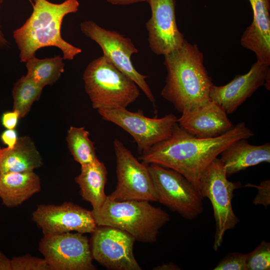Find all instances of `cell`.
I'll list each match as a JSON object with an SVG mask.
<instances>
[{"label": "cell", "mask_w": 270, "mask_h": 270, "mask_svg": "<svg viewBox=\"0 0 270 270\" xmlns=\"http://www.w3.org/2000/svg\"><path fill=\"white\" fill-rule=\"evenodd\" d=\"M254 135L244 122L218 137H196L177 123L171 136L159 142L139 158L142 162L172 169L186 178L198 190L200 179L208 166L233 142Z\"/></svg>", "instance_id": "6da1fadb"}, {"label": "cell", "mask_w": 270, "mask_h": 270, "mask_svg": "<svg viewBox=\"0 0 270 270\" xmlns=\"http://www.w3.org/2000/svg\"><path fill=\"white\" fill-rule=\"evenodd\" d=\"M167 74L160 94L182 114L208 100L214 84L196 44L185 40L179 48L164 56Z\"/></svg>", "instance_id": "7a4b0ae2"}, {"label": "cell", "mask_w": 270, "mask_h": 270, "mask_svg": "<svg viewBox=\"0 0 270 270\" xmlns=\"http://www.w3.org/2000/svg\"><path fill=\"white\" fill-rule=\"evenodd\" d=\"M79 6L78 0H66L60 4L36 0L30 16L13 32L21 62H26L35 56L38 50L46 46L60 48L64 60H72L80 54L82 50L64 40L60 32L64 16L76 12Z\"/></svg>", "instance_id": "3957f363"}, {"label": "cell", "mask_w": 270, "mask_h": 270, "mask_svg": "<svg viewBox=\"0 0 270 270\" xmlns=\"http://www.w3.org/2000/svg\"><path fill=\"white\" fill-rule=\"evenodd\" d=\"M97 226L119 228L136 240L154 243L160 230L170 220L169 214L146 200L118 201L108 198L100 208L92 211Z\"/></svg>", "instance_id": "277c9868"}, {"label": "cell", "mask_w": 270, "mask_h": 270, "mask_svg": "<svg viewBox=\"0 0 270 270\" xmlns=\"http://www.w3.org/2000/svg\"><path fill=\"white\" fill-rule=\"evenodd\" d=\"M82 78L92 108L98 110L126 108L140 95L137 84L103 55L88 64Z\"/></svg>", "instance_id": "5b68a950"}, {"label": "cell", "mask_w": 270, "mask_h": 270, "mask_svg": "<svg viewBox=\"0 0 270 270\" xmlns=\"http://www.w3.org/2000/svg\"><path fill=\"white\" fill-rule=\"evenodd\" d=\"M240 182L228 180L225 166L220 158H215L206 168L200 179L198 190L202 198H208L214 210L216 230L213 248L221 246L226 232L236 227L240 220L232 209L234 190Z\"/></svg>", "instance_id": "8992f818"}, {"label": "cell", "mask_w": 270, "mask_h": 270, "mask_svg": "<svg viewBox=\"0 0 270 270\" xmlns=\"http://www.w3.org/2000/svg\"><path fill=\"white\" fill-rule=\"evenodd\" d=\"M148 166L158 202L188 220L202 212L203 198L186 178L158 164H150Z\"/></svg>", "instance_id": "52a82bcc"}, {"label": "cell", "mask_w": 270, "mask_h": 270, "mask_svg": "<svg viewBox=\"0 0 270 270\" xmlns=\"http://www.w3.org/2000/svg\"><path fill=\"white\" fill-rule=\"evenodd\" d=\"M80 28L85 36L100 46L103 56L132 80L155 106V98L146 80L148 76L138 72L132 63V56L138 50L131 39L116 31L102 28L92 20L81 22Z\"/></svg>", "instance_id": "ba28073f"}, {"label": "cell", "mask_w": 270, "mask_h": 270, "mask_svg": "<svg viewBox=\"0 0 270 270\" xmlns=\"http://www.w3.org/2000/svg\"><path fill=\"white\" fill-rule=\"evenodd\" d=\"M98 112L103 120L128 132L136 143L140 154L170 138L178 123V118L172 113L158 118L146 116L140 110L132 112L120 108Z\"/></svg>", "instance_id": "9c48e42d"}, {"label": "cell", "mask_w": 270, "mask_h": 270, "mask_svg": "<svg viewBox=\"0 0 270 270\" xmlns=\"http://www.w3.org/2000/svg\"><path fill=\"white\" fill-rule=\"evenodd\" d=\"M113 144L118 182L108 198L118 201L158 202L148 164L140 162L120 140L114 139Z\"/></svg>", "instance_id": "30bf717a"}, {"label": "cell", "mask_w": 270, "mask_h": 270, "mask_svg": "<svg viewBox=\"0 0 270 270\" xmlns=\"http://www.w3.org/2000/svg\"><path fill=\"white\" fill-rule=\"evenodd\" d=\"M50 270H94L90 240L80 232L44 235L38 244Z\"/></svg>", "instance_id": "8fae6325"}, {"label": "cell", "mask_w": 270, "mask_h": 270, "mask_svg": "<svg viewBox=\"0 0 270 270\" xmlns=\"http://www.w3.org/2000/svg\"><path fill=\"white\" fill-rule=\"evenodd\" d=\"M134 238L110 226H97L90 240L93 260L109 270H141L134 254Z\"/></svg>", "instance_id": "7c38bea8"}, {"label": "cell", "mask_w": 270, "mask_h": 270, "mask_svg": "<svg viewBox=\"0 0 270 270\" xmlns=\"http://www.w3.org/2000/svg\"><path fill=\"white\" fill-rule=\"evenodd\" d=\"M32 220L44 235L74 232L92 234L97 227L92 210L72 202L39 204L32 214Z\"/></svg>", "instance_id": "4fadbf2b"}, {"label": "cell", "mask_w": 270, "mask_h": 270, "mask_svg": "<svg viewBox=\"0 0 270 270\" xmlns=\"http://www.w3.org/2000/svg\"><path fill=\"white\" fill-rule=\"evenodd\" d=\"M151 16L146 26L151 50L156 55H166L180 48L184 36L178 29L175 0H148Z\"/></svg>", "instance_id": "5bb4252c"}, {"label": "cell", "mask_w": 270, "mask_h": 270, "mask_svg": "<svg viewBox=\"0 0 270 270\" xmlns=\"http://www.w3.org/2000/svg\"><path fill=\"white\" fill-rule=\"evenodd\" d=\"M270 74V66L256 61L248 72L237 75L228 84L221 86L213 84L210 91V99L220 105L227 114H231L264 85Z\"/></svg>", "instance_id": "9a60e30c"}, {"label": "cell", "mask_w": 270, "mask_h": 270, "mask_svg": "<svg viewBox=\"0 0 270 270\" xmlns=\"http://www.w3.org/2000/svg\"><path fill=\"white\" fill-rule=\"evenodd\" d=\"M178 124L194 136L201 138L220 136L234 128L226 110L212 100L182 114Z\"/></svg>", "instance_id": "2e32d148"}, {"label": "cell", "mask_w": 270, "mask_h": 270, "mask_svg": "<svg viewBox=\"0 0 270 270\" xmlns=\"http://www.w3.org/2000/svg\"><path fill=\"white\" fill-rule=\"evenodd\" d=\"M253 19L242 34L240 43L253 52L256 61L270 65V0H248Z\"/></svg>", "instance_id": "e0dca14e"}, {"label": "cell", "mask_w": 270, "mask_h": 270, "mask_svg": "<svg viewBox=\"0 0 270 270\" xmlns=\"http://www.w3.org/2000/svg\"><path fill=\"white\" fill-rule=\"evenodd\" d=\"M247 139L236 140L220 154L228 177L262 162H270V144L259 146L249 144Z\"/></svg>", "instance_id": "ac0fdd59"}, {"label": "cell", "mask_w": 270, "mask_h": 270, "mask_svg": "<svg viewBox=\"0 0 270 270\" xmlns=\"http://www.w3.org/2000/svg\"><path fill=\"white\" fill-rule=\"evenodd\" d=\"M42 165V156L29 136L18 137L12 148L0 150V173L32 172Z\"/></svg>", "instance_id": "d6986e66"}, {"label": "cell", "mask_w": 270, "mask_h": 270, "mask_svg": "<svg viewBox=\"0 0 270 270\" xmlns=\"http://www.w3.org/2000/svg\"><path fill=\"white\" fill-rule=\"evenodd\" d=\"M40 189V178L34 172L0 173V198L8 208L22 204Z\"/></svg>", "instance_id": "ffe728a7"}, {"label": "cell", "mask_w": 270, "mask_h": 270, "mask_svg": "<svg viewBox=\"0 0 270 270\" xmlns=\"http://www.w3.org/2000/svg\"><path fill=\"white\" fill-rule=\"evenodd\" d=\"M107 176L104 164L98 160L93 163L81 166L80 172L74 178L80 188L82 199L91 204L92 211L99 210L107 198L104 192Z\"/></svg>", "instance_id": "44dd1931"}, {"label": "cell", "mask_w": 270, "mask_h": 270, "mask_svg": "<svg viewBox=\"0 0 270 270\" xmlns=\"http://www.w3.org/2000/svg\"><path fill=\"white\" fill-rule=\"evenodd\" d=\"M63 60L60 56L42 59L34 56L26 62V75L43 88L52 86L64 72Z\"/></svg>", "instance_id": "7402d4cb"}, {"label": "cell", "mask_w": 270, "mask_h": 270, "mask_svg": "<svg viewBox=\"0 0 270 270\" xmlns=\"http://www.w3.org/2000/svg\"><path fill=\"white\" fill-rule=\"evenodd\" d=\"M90 133L84 127L71 126L68 130L66 141L74 160L80 166L93 163L98 159L94 144L89 138Z\"/></svg>", "instance_id": "603a6c76"}, {"label": "cell", "mask_w": 270, "mask_h": 270, "mask_svg": "<svg viewBox=\"0 0 270 270\" xmlns=\"http://www.w3.org/2000/svg\"><path fill=\"white\" fill-rule=\"evenodd\" d=\"M43 88L26 75L16 82L12 89L13 110L20 118L25 117L34 102L39 100Z\"/></svg>", "instance_id": "cb8c5ba5"}, {"label": "cell", "mask_w": 270, "mask_h": 270, "mask_svg": "<svg viewBox=\"0 0 270 270\" xmlns=\"http://www.w3.org/2000/svg\"><path fill=\"white\" fill-rule=\"evenodd\" d=\"M247 270H270V243L264 240L248 254Z\"/></svg>", "instance_id": "d4e9b609"}, {"label": "cell", "mask_w": 270, "mask_h": 270, "mask_svg": "<svg viewBox=\"0 0 270 270\" xmlns=\"http://www.w3.org/2000/svg\"><path fill=\"white\" fill-rule=\"evenodd\" d=\"M12 270H50L46 260L28 254L11 259Z\"/></svg>", "instance_id": "484cf974"}, {"label": "cell", "mask_w": 270, "mask_h": 270, "mask_svg": "<svg viewBox=\"0 0 270 270\" xmlns=\"http://www.w3.org/2000/svg\"><path fill=\"white\" fill-rule=\"evenodd\" d=\"M248 254L228 252L214 270H247Z\"/></svg>", "instance_id": "4316f807"}, {"label": "cell", "mask_w": 270, "mask_h": 270, "mask_svg": "<svg viewBox=\"0 0 270 270\" xmlns=\"http://www.w3.org/2000/svg\"><path fill=\"white\" fill-rule=\"evenodd\" d=\"M246 186H254L257 188L258 194L252 202L254 205H262L267 208L270 204V180H263L258 186L248 184Z\"/></svg>", "instance_id": "83f0119b"}, {"label": "cell", "mask_w": 270, "mask_h": 270, "mask_svg": "<svg viewBox=\"0 0 270 270\" xmlns=\"http://www.w3.org/2000/svg\"><path fill=\"white\" fill-rule=\"evenodd\" d=\"M20 118L18 112L12 110V111L6 112L2 114L1 122L2 125L6 129H15Z\"/></svg>", "instance_id": "f1b7e54d"}, {"label": "cell", "mask_w": 270, "mask_h": 270, "mask_svg": "<svg viewBox=\"0 0 270 270\" xmlns=\"http://www.w3.org/2000/svg\"><path fill=\"white\" fill-rule=\"evenodd\" d=\"M18 138L15 129H6L0 135L1 140L8 148H12L15 146Z\"/></svg>", "instance_id": "f546056e"}, {"label": "cell", "mask_w": 270, "mask_h": 270, "mask_svg": "<svg viewBox=\"0 0 270 270\" xmlns=\"http://www.w3.org/2000/svg\"><path fill=\"white\" fill-rule=\"evenodd\" d=\"M0 270H12L11 259L0 252Z\"/></svg>", "instance_id": "4dcf8cb0"}, {"label": "cell", "mask_w": 270, "mask_h": 270, "mask_svg": "<svg viewBox=\"0 0 270 270\" xmlns=\"http://www.w3.org/2000/svg\"><path fill=\"white\" fill-rule=\"evenodd\" d=\"M180 269L178 265L172 262L162 264L154 268L155 270H178Z\"/></svg>", "instance_id": "1f68e13d"}, {"label": "cell", "mask_w": 270, "mask_h": 270, "mask_svg": "<svg viewBox=\"0 0 270 270\" xmlns=\"http://www.w3.org/2000/svg\"><path fill=\"white\" fill-rule=\"evenodd\" d=\"M148 0H106L108 2L115 5H126L141 2H147Z\"/></svg>", "instance_id": "d6a6232c"}, {"label": "cell", "mask_w": 270, "mask_h": 270, "mask_svg": "<svg viewBox=\"0 0 270 270\" xmlns=\"http://www.w3.org/2000/svg\"><path fill=\"white\" fill-rule=\"evenodd\" d=\"M8 42L4 36L0 28V48L6 47L8 46Z\"/></svg>", "instance_id": "836d02e7"}, {"label": "cell", "mask_w": 270, "mask_h": 270, "mask_svg": "<svg viewBox=\"0 0 270 270\" xmlns=\"http://www.w3.org/2000/svg\"><path fill=\"white\" fill-rule=\"evenodd\" d=\"M4 0H0V6H1V4L2 3V2ZM30 2L31 4H32L34 2H35L36 0H28Z\"/></svg>", "instance_id": "e575fe53"}, {"label": "cell", "mask_w": 270, "mask_h": 270, "mask_svg": "<svg viewBox=\"0 0 270 270\" xmlns=\"http://www.w3.org/2000/svg\"><path fill=\"white\" fill-rule=\"evenodd\" d=\"M0 149H1V148H0Z\"/></svg>", "instance_id": "d590c367"}]
</instances>
